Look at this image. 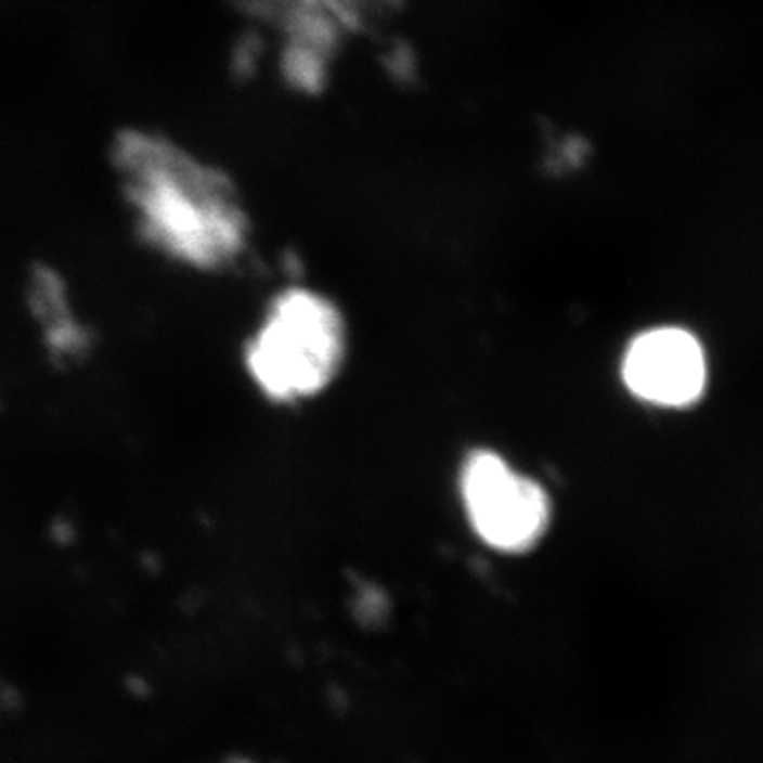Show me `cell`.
Listing matches in <instances>:
<instances>
[{
  "mask_svg": "<svg viewBox=\"0 0 763 763\" xmlns=\"http://www.w3.org/2000/svg\"><path fill=\"white\" fill-rule=\"evenodd\" d=\"M117 174L139 234L157 253L197 270H219L238 257L246 217L219 170L164 139L126 137Z\"/></svg>",
  "mask_w": 763,
  "mask_h": 763,
  "instance_id": "obj_1",
  "label": "cell"
},
{
  "mask_svg": "<svg viewBox=\"0 0 763 763\" xmlns=\"http://www.w3.org/2000/svg\"><path fill=\"white\" fill-rule=\"evenodd\" d=\"M344 346V323L334 303L312 290H288L253 337L246 363L268 397L295 401L334 380Z\"/></svg>",
  "mask_w": 763,
  "mask_h": 763,
  "instance_id": "obj_2",
  "label": "cell"
},
{
  "mask_svg": "<svg viewBox=\"0 0 763 763\" xmlns=\"http://www.w3.org/2000/svg\"><path fill=\"white\" fill-rule=\"evenodd\" d=\"M461 496L477 536L507 554L536 545L549 522V499L539 481L494 452H476L461 471Z\"/></svg>",
  "mask_w": 763,
  "mask_h": 763,
  "instance_id": "obj_3",
  "label": "cell"
},
{
  "mask_svg": "<svg viewBox=\"0 0 763 763\" xmlns=\"http://www.w3.org/2000/svg\"><path fill=\"white\" fill-rule=\"evenodd\" d=\"M621 376L643 401L670 408L689 405L704 388V352L698 339L683 329H654L630 344Z\"/></svg>",
  "mask_w": 763,
  "mask_h": 763,
  "instance_id": "obj_4",
  "label": "cell"
}]
</instances>
